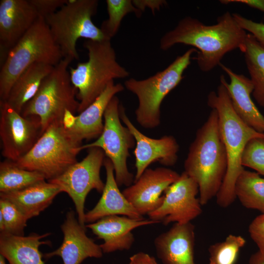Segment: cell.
<instances>
[{"mask_svg": "<svg viewBox=\"0 0 264 264\" xmlns=\"http://www.w3.org/2000/svg\"><path fill=\"white\" fill-rule=\"evenodd\" d=\"M156 223L158 222L150 219L136 220L113 215L103 217L86 227L90 229L98 239L103 240L100 247L103 253H109L130 249L134 242L132 233L133 229Z\"/></svg>", "mask_w": 264, "mask_h": 264, "instance_id": "19", "label": "cell"}, {"mask_svg": "<svg viewBox=\"0 0 264 264\" xmlns=\"http://www.w3.org/2000/svg\"><path fill=\"white\" fill-rule=\"evenodd\" d=\"M241 163L243 167L250 168L264 176V138H254L247 143Z\"/></svg>", "mask_w": 264, "mask_h": 264, "instance_id": "32", "label": "cell"}, {"mask_svg": "<svg viewBox=\"0 0 264 264\" xmlns=\"http://www.w3.org/2000/svg\"><path fill=\"white\" fill-rule=\"evenodd\" d=\"M248 232L259 250L264 251V213L253 219L249 226Z\"/></svg>", "mask_w": 264, "mask_h": 264, "instance_id": "35", "label": "cell"}, {"mask_svg": "<svg viewBox=\"0 0 264 264\" xmlns=\"http://www.w3.org/2000/svg\"><path fill=\"white\" fill-rule=\"evenodd\" d=\"M49 235L32 233L24 236L0 233V254L9 264H44L39 247L50 244L48 241H41Z\"/></svg>", "mask_w": 264, "mask_h": 264, "instance_id": "23", "label": "cell"}, {"mask_svg": "<svg viewBox=\"0 0 264 264\" xmlns=\"http://www.w3.org/2000/svg\"><path fill=\"white\" fill-rule=\"evenodd\" d=\"M86 228L80 224L74 211H68L61 226L64 235L61 245L43 257L49 259L59 256L64 264H81L88 258H101L103 252L100 245L87 236Z\"/></svg>", "mask_w": 264, "mask_h": 264, "instance_id": "18", "label": "cell"}, {"mask_svg": "<svg viewBox=\"0 0 264 264\" xmlns=\"http://www.w3.org/2000/svg\"><path fill=\"white\" fill-rule=\"evenodd\" d=\"M0 264H6L5 258L0 254Z\"/></svg>", "mask_w": 264, "mask_h": 264, "instance_id": "40", "label": "cell"}, {"mask_svg": "<svg viewBox=\"0 0 264 264\" xmlns=\"http://www.w3.org/2000/svg\"><path fill=\"white\" fill-rule=\"evenodd\" d=\"M132 2L134 6L140 11H144L148 7L151 9L153 13L167 4L165 0H133Z\"/></svg>", "mask_w": 264, "mask_h": 264, "instance_id": "36", "label": "cell"}, {"mask_svg": "<svg viewBox=\"0 0 264 264\" xmlns=\"http://www.w3.org/2000/svg\"><path fill=\"white\" fill-rule=\"evenodd\" d=\"M43 132L39 117L23 116L5 101L0 100L1 154L16 161L33 147Z\"/></svg>", "mask_w": 264, "mask_h": 264, "instance_id": "12", "label": "cell"}, {"mask_svg": "<svg viewBox=\"0 0 264 264\" xmlns=\"http://www.w3.org/2000/svg\"><path fill=\"white\" fill-rule=\"evenodd\" d=\"M73 61L63 58L43 80L35 95L24 106L21 114L40 119L43 132L52 123L63 121L67 111L78 112L77 90L72 85L68 67Z\"/></svg>", "mask_w": 264, "mask_h": 264, "instance_id": "6", "label": "cell"}, {"mask_svg": "<svg viewBox=\"0 0 264 264\" xmlns=\"http://www.w3.org/2000/svg\"><path fill=\"white\" fill-rule=\"evenodd\" d=\"M228 75L230 82L224 76L220 77V83L226 88L232 106L239 117L246 124L260 132H264V116L253 102L251 94L253 85L250 78L234 72L220 63L219 65Z\"/></svg>", "mask_w": 264, "mask_h": 264, "instance_id": "21", "label": "cell"}, {"mask_svg": "<svg viewBox=\"0 0 264 264\" xmlns=\"http://www.w3.org/2000/svg\"><path fill=\"white\" fill-rule=\"evenodd\" d=\"M124 89L121 84L110 82L103 92L78 115L67 111L63 124L68 134L77 141L98 138L103 132V123L106 109L116 94Z\"/></svg>", "mask_w": 264, "mask_h": 264, "instance_id": "17", "label": "cell"}, {"mask_svg": "<svg viewBox=\"0 0 264 264\" xmlns=\"http://www.w3.org/2000/svg\"><path fill=\"white\" fill-rule=\"evenodd\" d=\"M120 119L129 130L136 141L134 151L137 180L152 163L158 161L161 164L171 166L177 160L179 145L171 135L159 139L149 137L138 131L126 115L123 107L120 105Z\"/></svg>", "mask_w": 264, "mask_h": 264, "instance_id": "15", "label": "cell"}, {"mask_svg": "<svg viewBox=\"0 0 264 264\" xmlns=\"http://www.w3.org/2000/svg\"><path fill=\"white\" fill-rule=\"evenodd\" d=\"M61 192L57 185L44 180L18 191L0 193V197L13 202L28 220L47 208Z\"/></svg>", "mask_w": 264, "mask_h": 264, "instance_id": "24", "label": "cell"}, {"mask_svg": "<svg viewBox=\"0 0 264 264\" xmlns=\"http://www.w3.org/2000/svg\"><path fill=\"white\" fill-rule=\"evenodd\" d=\"M132 264H158L156 260L148 254L140 252L133 254L130 258Z\"/></svg>", "mask_w": 264, "mask_h": 264, "instance_id": "37", "label": "cell"}, {"mask_svg": "<svg viewBox=\"0 0 264 264\" xmlns=\"http://www.w3.org/2000/svg\"><path fill=\"white\" fill-rule=\"evenodd\" d=\"M98 4L97 0H68L57 11L44 19L63 58L78 59L76 45L79 38L97 41L108 39L91 20L96 14Z\"/></svg>", "mask_w": 264, "mask_h": 264, "instance_id": "9", "label": "cell"}, {"mask_svg": "<svg viewBox=\"0 0 264 264\" xmlns=\"http://www.w3.org/2000/svg\"><path fill=\"white\" fill-rule=\"evenodd\" d=\"M242 53L253 85L252 96L264 107V47L252 34H247Z\"/></svg>", "mask_w": 264, "mask_h": 264, "instance_id": "26", "label": "cell"}, {"mask_svg": "<svg viewBox=\"0 0 264 264\" xmlns=\"http://www.w3.org/2000/svg\"><path fill=\"white\" fill-rule=\"evenodd\" d=\"M82 145L68 134L63 121L56 122L44 131L26 154L14 162L22 169L42 174L48 181L77 162Z\"/></svg>", "mask_w": 264, "mask_h": 264, "instance_id": "7", "label": "cell"}, {"mask_svg": "<svg viewBox=\"0 0 264 264\" xmlns=\"http://www.w3.org/2000/svg\"><path fill=\"white\" fill-rule=\"evenodd\" d=\"M103 165L107 176L104 188L96 205L85 213V223H91L103 217L113 215H124L136 220L144 219L119 190L110 160L105 158Z\"/></svg>", "mask_w": 264, "mask_h": 264, "instance_id": "22", "label": "cell"}, {"mask_svg": "<svg viewBox=\"0 0 264 264\" xmlns=\"http://www.w3.org/2000/svg\"><path fill=\"white\" fill-rule=\"evenodd\" d=\"M248 264H264V251L259 250L250 257Z\"/></svg>", "mask_w": 264, "mask_h": 264, "instance_id": "39", "label": "cell"}, {"mask_svg": "<svg viewBox=\"0 0 264 264\" xmlns=\"http://www.w3.org/2000/svg\"><path fill=\"white\" fill-rule=\"evenodd\" d=\"M110 40L86 41L84 47L88 50V61L70 68L71 81L77 90L79 113L89 106L110 82L129 76V72L117 62Z\"/></svg>", "mask_w": 264, "mask_h": 264, "instance_id": "4", "label": "cell"}, {"mask_svg": "<svg viewBox=\"0 0 264 264\" xmlns=\"http://www.w3.org/2000/svg\"><path fill=\"white\" fill-rule=\"evenodd\" d=\"M227 156L217 111L212 109L197 131L184 161V172L198 184L199 200L206 204L219 192L227 170Z\"/></svg>", "mask_w": 264, "mask_h": 264, "instance_id": "2", "label": "cell"}, {"mask_svg": "<svg viewBox=\"0 0 264 264\" xmlns=\"http://www.w3.org/2000/svg\"><path fill=\"white\" fill-rule=\"evenodd\" d=\"M195 226L175 223L154 241L157 255L164 264H196Z\"/></svg>", "mask_w": 264, "mask_h": 264, "instance_id": "20", "label": "cell"}, {"mask_svg": "<svg viewBox=\"0 0 264 264\" xmlns=\"http://www.w3.org/2000/svg\"><path fill=\"white\" fill-rule=\"evenodd\" d=\"M0 213L4 220L3 229L0 233L24 236L27 220L13 202L0 197Z\"/></svg>", "mask_w": 264, "mask_h": 264, "instance_id": "31", "label": "cell"}, {"mask_svg": "<svg viewBox=\"0 0 264 264\" xmlns=\"http://www.w3.org/2000/svg\"><path fill=\"white\" fill-rule=\"evenodd\" d=\"M120 105L118 98L114 96L106 109L101 134L92 143L82 145L81 149H101L113 164L118 185L128 187L132 182L133 176L128 170L127 159L129 150L134 146L135 139L129 130L120 122Z\"/></svg>", "mask_w": 264, "mask_h": 264, "instance_id": "10", "label": "cell"}, {"mask_svg": "<svg viewBox=\"0 0 264 264\" xmlns=\"http://www.w3.org/2000/svg\"><path fill=\"white\" fill-rule=\"evenodd\" d=\"M53 67L41 63L30 66L16 79L4 101L21 113L24 106L35 95L43 80Z\"/></svg>", "mask_w": 264, "mask_h": 264, "instance_id": "25", "label": "cell"}, {"mask_svg": "<svg viewBox=\"0 0 264 264\" xmlns=\"http://www.w3.org/2000/svg\"><path fill=\"white\" fill-rule=\"evenodd\" d=\"M180 175L170 169H147L134 183L122 192L142 216L148 215L162 203L165 190L179 178Z\"/></svg>", "mask_w": 264, "mask_h": 264, "instance_id": "14", "label": "cell"}, {"mask_svg": "<svg viewBox=\"0 0 264 264\" xmlns=\"http://www.w3.org/2000/svg\"><path fill=\"white\" fill-rule=\"evenodd\" d=\"M36 10L38 17L44 19L57 11L68 0H29Z\"/></svg>", "mask_w": 264, "mask_h": 264, "instance_id": "34", "label": "cell"}, {"mask_svg": "<svg viewBox=\"0 0 264 264\" xmlns=\"http://www.w3.org/2000/svg\"><path fill=\"white\" fill-rule=\"evenodd\" d=\"M38 17L29 0L0 1V66Z\"/></svg>", "mask_w": 264, "mask_h": 264, "instance_id": "16", "label": "cell"}, {"mask_svg": "<svg viewBox=\"0 0 264 264\" xmlns=\"http://www.w3.org/2000/svg\"><path fill=\"white\" fill-rule=\"evenodd\" d=\"M128 264H132L130 262Z\"/></svg>", "mask_w": 264, "mask_h": 264, "instance_id": "41", "label": "cell"}, {"mask_svg": "<svg viewBox=\"0 0 264 264\" xmlns=\"http://www.w3.org/2000/svg\"><path fill=\"white\" fill-rule=\"evenodd\" d=\"M44 180L42 174L22 169L12 160L0 163V193L18 191Z\"/></svg>", "mask_w": 264, "mask_h": 264, "instance_id": "28", "label": "cell"}, {"mask_svg": "<svg viewBox=\"0 0 264 264\" xmlns=\"http://www.w3.org/2000/svg\"><path fill=\"white\" fill-rule=\"evenodd\" d=\"M232 15L240 26L250 32L264 47V23L255 22L238 13H233Z\"/></svg>", "mask_w": 264, "mask_h": 264, "instance_id": "33", "label": "cell"}, {"mask_svg": "<svg viewBox=\"0 0 264 264\" xmlns=\"http://www.w3.org/2000/svg\"><path fill=\"white\" fill-rule=\"evenodd\" d=\"M220 1L225 4L232 2L243 3L264 13V0H221Z\"/></svg>", "mask_w": 264, "mask_h": 264, "instance_id": "38", "label": "cell"}, {"mask_svg": "<svg viewBox=\"0 0 264 264\" xmlns=\"http://www.w3.org/2000/svg\"><path fill=\"white\" fill-rule=\"evenodd\" d=\"M197 49L192 48L178 56L164 70L144 80L131 78L124 83L125 88L135 94L138 106L136 120L143 127L152 129L160 124V106L168 93L183 79V73L191 64V56Z\"/></svg>", "mask_w": 264, "mask_h": 264, "instance_id": "8", "label": "cell"}, {"mask_svg": "<svg viewBox=\"0 0 264 264\" xmlns=\"http://www.w3.org/2000/svg\"><path fill=\"white\" fill-rule=\"evenodd\" d=\"M246 36L228 11L218 18L217 23L209 25L187 16L161 37L160 48L167 50L178 44L195 47V59L199 69L206 72L219 65L228 52L236 49L242 52Z\"/></svg>", "mask_w": 264, "mask_h": 264, "instance_id": "1", "label": "cell"}, {"mask_svg": "<svg viewBox=\"0 0 264 264\" xmlns=\"http://www.w3.org/2000/svg\"><path fill=\"white\" fill-rule=\"evenodd\" d=\"M197 183L184 171L164 192L161 205L148 215L150 219L166 225L171 222H191L202 213Z\"/></svg>", "mask_w": 264, "mask_h": 264, "instance_id": "13", "label": "cell"}, {"mask_svg": "<svg viewBox=\"0 0 264 264\" xmlns=\"http://www.w3.org/2000/svg\"><path fill=\"white\" fill-rule=\"evenodd\" d=\"M63 58L44 19L35 22L9 51L0 71V100L5 101L19 76L35 63L56 66Z\"/></svg>", "mask_w": 264, "mask_h": 264, "instance_id": "5", "label": "cell"}, {"mask_svg": "<svg viewBox=\"0 0 264 264\" xmlns=\"http://www.w3.org/2000/svg\"><path fill=\"white\" fill-rule=\"evenodd\" d=\"M105 153L97 147L88 149L86 156L80 162L69 167L57 177L47 181L57 185L62 192L68 194L76 209L78 221L85 225V203L89 192L96 190L102 193L105 184L100 177V170L104 164Z\"/></svg>", "mask_w": 264, "mask_h": 264, "instance_id": "11", "label": "cell"}, {"mask_svg": "<svg viewBox=\"0 0 264 264\" xmlns=\"http://www.w3.org/2000/svg\"><path fill=\"white\" fill-rule=\"evenodd\" d=\"M207 103L212 109L217 111L220 130L227 156V172L216 196L217 204L226 208L236 198L235 184L244 169L241 159L245 147L253 138H264V132L256 131L239 117L233 108L227 90L221 83L217 92L212 91L209 93Z\"/></svg>", "mask_w": 264, "mask_h": 264, "instance_id": "3", "label": "cell"}, {"mask_svg": "<svg viewBox=\"0 0 264 264\" xmlns=\"http://www.w3.org/2000/svg\"><path fill=\"white\" fill-rule=\"evenodd\" d=\"M108 19L103 22L101 30L105 36L111 40L120 27L124 17L130 13H134L138 17L142 12L136 8L131 0H107Z\"/></svg>", "mask_w": 264, "mask_h": 264, "instance_id": "29", "label": "cell"}, {"mask_svg": "<svg viewBox=\"0 0 264 264\" xmlns=\"http://www.w3.org/2000/svg\"><path fill=\"white\" fill-rule=\"evenodd\" d=\"M234 192L245 208L264 213V177L258 173L244 169L236 179Z\"/></svg>", "mask_w": 264, "mask_h": 264, "instance_id": "27", "label": "cell"}, {"mask_svg": "<svg viewBox=\"0 0 264 264\" xmlns=\"http://www.w3.org/2000/svg\"><path fill=\"white\" fill-rule=\"evenodd\" d=\"M245 243L242 236L230 234L224 241L211 245L208 248L209 264H235Z\"/></svg>", "mask_w": 264, "mask_h": 264, "instance_id": "30", "label": "cell"}]
</instances>
